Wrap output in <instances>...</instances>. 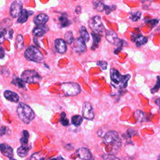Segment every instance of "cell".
<instances>
[{"label": "cell", "instance_id": "6da1fadb", "mask_svg": "<svg viewBox=\"0 0 160 160\" xmlns=\"http://www.w3.org/2000/svg\"><path fill=\"white\" fill-rule=\"evenodd\" d=\"M103 142L111 154L116 153L121 146L122 141L118 133L114 131H108L103 137Z\"/></svg>", "mask_w": 160, "mask_h": 160}, {"label": "cell", "instance_id": "7a4b0ae2", "mask_svg": "<svg viewBox=\"0 0 160 160\" xmlns=\"http://www.w3.org/2000/svg\"><path fill=\"white\" fill-rule=\"evenodd\" d=\"M17 114L19 119L26 124H29L35 117L32 109L23 102L19 103L17 108Z\"/></svg>", "mask_w": 160, "mask_h": 160}, {"label": "cell", "instance_id": "3957f363", "mask_svg": "<svg viewBox=\"0 0 160 160\" xmlns=\"http://www.w3.org/2000/svg\"><path fill=\"white\" fill-rule=\"evenodd\" d=\"M110 77L112 84L115 86L125 88L128 85V81L131 78L129 74L122 75L117 69L111 68L110 69Z\"/></svg>", "mask_w": 160, "mask_h": 160}, {"label": "cell", "instance_id": "277c9868", "mask_svg": "<svg viewBox=\"0 0 160 160\" xmlns=\"http://www.w3.org/2000/svg\"><path fill=\"white\" fill-rule=\"evenodd\" d=\"M12 21L8 18L0 22V44L2 43L6 39H11L12 38L13 31L10 29Z\"/></svg>", "mask_w": 160, "mask_h": 160}, {"label": "cell", "instance_id": "5b68a950", "mask_svg": "<svg viewBox=\"0 0 160 160\" xmlns=\"http://www.w3.org/2000/svg\"><path fill=\"white\" fill-rule=\"evenodd\" d=\"M24 57L26 59L36 62H41L44 58L41 52L34 46H31L26 49L24 52Z\"/></svg>", "mask_w": 160, "mask_h": 160}, {"label": "cell", "instance_id": "8992f818", "mask_svg": "<svg viewBox=\"0 0 160 160\" xmlns=\"http://www.w3.org/2000/svg\"><path fill=\"white\" fill-rule=\"evenodd\" d=\"M61 89L64 92V96H75L80 93L81 89L78 83L73 82H64L61 85Z\"/></svg>", "mask_w": 160, "mask_h": 160}, {"label": "cell", "instance_id": "52a82bcc", "mask_svg": "<svg viewBox=\"0 0 160 160\" xmlns=\"http://www.w3.org/2000/svg\"><path fill=\"white\" fill-rule=\"evenodd\" d=\"M21 79L28 83H39L41 80V76L34 70H26L21 74Z\"/></svg>", "mask_w": 160, "mask_h": 160}, {"label": "cell", "instance_id": "ba28073f", "mask_svg": "<svg viewBox=\"0 0 160 160\" xmlns=\"http://www.w3.org/2000/svg\"><path fill=\"white\" fill-rule=\"evenodd\" d=\"M89 28L96 34L101 35L104 30L103 24L101 21V19L99 16H93L88 22Z\"/></svg>", "mask_w": 160, "mask_h": 160}, {"label": "cell", "instance_id": "9c48e42d", "mask_svg": "<svg viewBox=\"0 0 160 160\" xmlns=\"http://www.w3.org/2000/svg\"><path fill=\"white\" fill-rule=\"evenodd\" d=\"M105 36H106L107 41L109 43H111L114 46H117L118 47H121V46L122 47V46H123L122 41L121 39H119L118 38L117 34L113 31L106 30Z\"/></svg>", "mask_w": 160, "mask_h": 160}, {"label": "cell", "instance_id": "30bf717a", "mask_svg": "<svg viewBox=\"0 0 160 160\" xmlns=\"http://www.w3.org/2000/svg\"><path fill=\"white\" fill-rule=\"evenodd\" d=\"M72 49L76 52H84L86 51V46L84 41L81 37L78 38L73 41L71 44Z\"/></svg>", "mask_w": 160, "mask_h": 160}, {"label": "cell", "instance_id": "8fae6325", "mask_svg": "<svg viewBox=\"0 0 160 160\" xmlns=\"http://www.w3.org/2000/svg\"><path fill=\"white\" fill-rule=\"evenodd\" d=\"M22 9V3L21 1L16 0L13 1L10 8V15L12 18H17L19 16Z\"/></svg>", "mask_w": 160, "mask_h": 160}, {"label": "cell", "instance_id": "7c38bea8", "mask_svg": "<svg viewBox=\"0 0 160 160\" xmlns=\"http://www.w3.org/2000/svg\"><path fill=\"white\" fill-rule=\"evenodd\" d=\"M82 113L83 118L86 119L92 120L94 119V114L93 111V108L91 104L88 102H86L83 104Z\"/></svg>", "mask_w": 160, "mask_h": 160}, {"label": "cell", "instance_id": "4fadbf2b", "mask_svg": "<svg viewBox=\"0 0 160 160\" xmlns=\"http://www.w3.org/2000/svg\"><path fill=\"white\" fill-rule=\"evenodd\" d=\"M76 152L78 156L83 160H91L92 158L90 151L86 148H80L78 149Z\"/></svg>", "mask_w": 160, "mask_h": 160}, {"label": "cell", "instance_id": "5bb4252c", "mask_svg": "<svg viewBox=\"0 0 160 160\" xmlns=\"http://www.w3.org/2000/svg\"><path fill=\"white\" fill-rule=\"evenodd\" d=\"M54 46L56 51L59 53L64 54V52H66L67 49L66 42L62 39H61V38L56 39L54 41Z\"/></svg>", "mask_w": 160, "mask_h": 160}, {"label": "cell", "instance_id": "9a60e30c", "mask_svg": "<svg viewBox=\"0 0 160 160\" xmlns=\"http://www.w3.org/2000/svg\"><path fill=\"white\" fill-rule=\"evenodd\" d=\"M48 31V27L44 24V25H39L37 26L34 28L32 30V34L36 37H40L42 36L47 31Z\"/></svg>", "mask_w": 160, "mask_h": 160}, {"label": "cell", "instance_id": "2e32d148", "mask_svg": "<svg viewBox=\"0 0 160 160\" xmlns=\"http://www.w3.org/2000/svg\"><path fill=\"white\" fill-rule=\"evenodd\" d=\"M131 41L136 43V45L138 47L145 44L148 42V38L142 35H135L132 34L131 36Z\"/></svg>", "mask_w": 160, "mask_h": 160}, {"label": "cell", "instance_id": "e0dca14e", "mask_svg": "<svg viewBox=\"0 0 160 160\" xmlns=\"http://www.w3.org/2000/svg\"><path fill=\"white\" fill-rule=\"evenodd\" d=\"M0 151L3 155L9 158H12L13 156L12 148L8 144L5 143L0 144Z\"/></svg>", "mask_w": 160, "mask_h": 160}, {"label": "cell", "instance_id": "ac0fdd59", "mask_svg": "<svg viewBox=\"0 0 160 160\" xmlns=\"http://www.w3.org/2000/svg\"><path fill=\"white\" fill-rule=\"evenodd\" d=\"M48 19H49V17L48 16L47 14L44 13H41L38 14L34 18L33 21L37 26H39V25L45 24L48 22Z\"/></svg>", "mask_w": 160, "mask_h": 160}, {"label": "cell", "instance_id": "d6986e66", "mask_svg": "<svg viewBox=\"0 0 160 160\" xmlns=\"http://www.w3.org/2000/svg\"><path fill=\"white\" fill-rule=\"evenodd\" d=\"M4 96L7 100L12 102H16L19 101V96L16 92L9 90H6L4 92Z\"/></svg>", "mask_w": 160, "mask_h": 160}, {"label": "cell", "instance_id": "ffe728a7", "mask_svg": "<svg viewBox=\"0 0 160 160\" xmlns=\"http://www.w3.org/2000/svg\"><path fill=\"white\" fill-rule=\"evenodd\" d=\"M91 36H92V38L93 41H92V46H91V49L92 50L94 51L95 49H96L99 47V43L101 41V35L96 34L94 32H92Z\"/></svg>", "mask_w": 160, "mask_h": 160}, {"label": "cell", "instance_id": "44dd1931", "mask_svg": "<svg viewBox=\"0 0 160 160\" xmlns=\"http://www.w3.org/2000/svg\"><path fill=\"white\" fill-rule=\"evenodd\" d=\"M29 14H28V11L26 9H22L21 13L19 14V16H18V19L17 20V22L18 23H24L25 22L29 17Z\"/></svg>", "mask_w": 160, "mask_h": 160}, {"label": "cell", "instance_id": "7402d4cb", "mask_svg": "<svg viewBox=\"0 0 160 160\" xmlns=\"http://www.w3.org/2000/svg\"><path fill=\"white\" fill-rule=\"evenodd\" d=\"M29 149L30 147H27L25 145H22L17 149V154L21 158H24L28 155Z\"/></svg>", "mask_w": 160, "mask_h": 160}, {"label": "cell", "instance_id": "603a6c76", "mask_svg": "<svg viewBox=\"0 0 160 160\" xmlns=\"http://www.w3.org/2000/svg\"><path fill=\"white\" fill-rule=\"evenodd\" d=\"M11 84L20 88H25V81H24L21 78H19L17 76L13 78L11 81Z\"/></svg>", "mask_w": 160, "mask_h": 160}, {"label": "cell", "instance_id": "cb8c5ba5", "mask_svg": "<svg viewBox=\"0 0 160 160\" xmlns=\"http://www.w3.org/2000/svg\"><path fill=\"white\" fill-rule=\"evenodd\" d=\"M59 21L60 22V24L61 27H67L71 24V21L68 18V16L66 14H62L59 18Z\"/></svg>", "mask_w": 160, "mask_h": 160}, {"label": "cell", "instance_id": "d4e9b609", "mask_svg": "<svg viewBox=\"0 0 160 160\" xmlns=\"http://www.w3.org/2000/svg\"><path fill=\"white\" fill-rule=\"evenodd\" d=\"M93 6L96 11L102 12L104 9L105 4L103 0H96L93 2Z\"/></svg>", "mask_w": 160, "mask_h": 160}, {"label": "cell", "instance_id": "484cf974", "mask_svg": "<svg viewBox=\"0 0 160 160\" xmlns=\"http://www.w3.org/2000/svg\"><path fill=\"white\" fill-rule=\"evenodd\" d=\"M80 33L81 35V38L83 39L84 42H88L89 40V35L85 26H81L80 28Z\"/></svg>", "mask_w": 160, "mask_h": 160}, {"label": "cell", "instance_id": "4316f807", "mask_svg": "<svg viewBox=\"0 0 160 160\" xmlns=\"http://www.w3.org/2000/svg\"><path fill=\"white\" fill-rule=\"evenodd\" d=\"M24 45V40L23 37L21 34H19L17 36L16 39V48L19 50H21Z\"/></svg>", "mask_w": 160, "mask_h": 160}, {"label": "cell", "instance_id": "83f0119b", "mask_svg": "<svg viewBox=\"0 0 160 160\" xmlns=\"http://www.w3.org/2000/svg\"><path fill=\"white\" fill-rule=\"evenodd\" d=\"M71 122L72 124L75 126H79L82 122V117L80 115L73 116L71 118Z\"/></svg>", "mask_w": 160, "mask_h": 160}, {"label": "cell", "instance_id": "f1b7e54d", "mask_svg": "<svg viewBox=\"0 0 160 160\" xmlns=\"http://www.w3.org/2000/svg\"><path fill=\"white\" fill-rule=\"evenodd\" d=\"M134 117H135L136 121L138 122H143L144 121V118H146L144 112H142V111H139V110L136 111L134 112Z\"/></svg>", "mask_w": 160, "mask_h": 160}, {"label": "cell", "instance_id": "f546056e", "mask_svg": "<svg viewBox=\"0 0 160 160\" xmlns=\"http://www.w3.org/2000/svg\"><path fill=\"white\" fill-rule=\"evenodd\" d=\"M64 38H65L66 42L68 43V44H70V45L71 44V43L74 40L72 32L71 31H69L66 32V34L64 35Z\"/></svg>", "mask_w": 160, "mask_h": 160}, {"label": "cell", "instance_id": "4dcf8cb0", "mask_svg": "<svg viewBox=\"0 0 160 160\" xmlns=\"http://www.w3.org/2000/svg\"><path fill=\"white\" fill-rule=\"evenodd\" d=\"M141 16V12L139 11H135V12H132L131 13L130 15V19H131V21H137L138 20H139L140 19Z\"/></svg>", "mask_w": 160, "mask_h": 160}, {"label": "cell", "instance_id": "1f68e13d", "mask_svg": "<svg viewBox=\"0 0 160 160\" xmlns=\"http://www.w3.org/2000/svg\"><path fill=\"white\" fill-rule=\"evenodd\" d=\"M59 121L61 123V124L62 126H68L69 124V120L66 118L65 112H61V114L60 115Z\"/></svg>", "mask_w": 160, "mask_h": 160}, {"label": "cell", "instance_id": "d6a6232c", "mask_svg": "<svg viewBox=\"0 0 160 160\" xmlns=\"http://www.w3.org/2000/svg\"><path fill=\"white\" fill-rule=\"evenodd\" d=\"M159 88H160V78L159 76H157L156 83L154 85V86L152 88H151V93H156V92H158L159 91Z\"/></svg>", "mask_w": 160, "mask_h": 160}, {"label": "cell", "instance_id": "836d02e7", "mask_svg": "<svg viewBox=\"0 0 160 160\" xmlns=\"http://www.w3.org/2000/svg\"><path fill=\"white\" fill-rule=\"evenodd\" d=\"M102 158L104 160H120L118 158L116 157L112 154H103L102 156Z\"/></svg>", "mask_w": 160, "mask_h": 160}, {"label": "cell", "instance_id": "e575fe53", "mask_svg": "<svg viewBox=\"0 0 160 160\" xmlns=\"http://www.w3.org/2000/svg\"><path fill=\"white\" fill-rule=\"evenodd\" d=\"M116 8V7L115 5H106L105 4L104 11H105V12L106 14H109Z\"/></svg>", "mask_w": 160, "mask_h": 160}, {"label": "cell", "instance_id": "d590c367", "mask_svg": "<svg viewBox=\"0 0 160 160\" xmlns=\"http://www.w3.org/2000/svg\"><path fill=\"white\" fill-rule=\"evenodd\" d=\"M45 158L41 156L40 152L33 154L31 157V160H44Z\"/></svg>", "mask_w": 160, "mask_h": 160}, {"label": "cell", "instance_id": "8d00e7d4", "mask_svg": "<svg viewBox=\"0 0 160 160\" xmlns=\"http://www.w3.org/2000/svg\"><path fill=\"white\" fill-rule=\"evenodd\" d=\"M97 65L100 66L102 70H106L107 69L108 63L104 61H98L97 62Z\"/></svg>", "mask_w": 160, "mask_h": 160}, {"label": "cell", "instance_id": "74e56055", "mask_svg": "<svg viewBox=\"0 0 160 160\" xmlns=\"http://www.w3.org/2000/svg\"><path fill=\"white\" fill-rule=\"evenodd\" d=\"M146 22L149 24L150 25H151L152 28H154V27H155L158 24L159 20L157 19H150V20L147 21Z\"/></svg>", "mask_w": 160, "mask_h": 160}, {"label": "cell", "instance_id": "f35d334b", "mask_svg": "<svg viewBox=\"0 0 160 160\" xmlns=\"http://www.w3.org/2000/svg\"><path fill=\"white\" fill-rule=\"evenodd\" d=\"M135 134H137V132L136 131H134V129H129L127 131V135L130 138L132 136H134Z\"/></svg>", "mask_w": 160, "mask_h": 160}, {"label": "cell", "instance_id": "ab89813d", "mask_svg": "<svg viewBox=\"0 0 160 160\" xmlns=\"http://www.w3.org/2000/svg\"><path fill=\"white\" fill-rule=\"evenodd\" d=\"M28 139H26V138L22 137V138H21L20 139L19 141H20V142H21V144L22 145H26V144H28Z\"/></svg>", "mask_w": 160, "mask_h": 160}, {"label": "cell", "instance_id": "60d3db41", "mask_svg": "<svg viewBox=\"0 0 160 160\" xmlns=\"http://www.w3.org/2000/svg\"><path fill=\"white\" fill-rule=\"evenodd\" d=\"M6 131H7L6 127H1V128H0V136H2L4 134H5L6 133Z\"/></svg>", "mask_w": 160, "mask_h": 160}, {"label": "cell", "instance_id": "b9f144b4", "mask_svg": "<svg viewBox=\"0 0 160 160\" xmlns=\"http://www.w3.org/2000/svg\"><path fill=\"white\" fill-rule=\"evenodd\" d=\"M4 51L2 46L0 45V59H2L4 57Z\"/></svg>", "mask_w": 160, "mask_h": 160}, {"label": "cell", "instance_id": "7bdbcfd3", "mask_svg": "<svg viewBox=\"0 0 160 160\" xmlns=\"http://www.w3.org/2000/svg\"><path fill=\"white\" fill-rule=\"evenodd\" d=\"M22 136H23V137L24 138H26V139H28V138H29V133H28V132L27 131H22Z\"/></svg>", "mask_w": 160, "mask_h": 160}, {"label": "cell", "instance_id": "ee69618b", "mask_svg": "<svg viewBox=\"0 0 160 160\" xmlns=\"http://www.w3.org/2000/svg\"><path fill=\"white\" fill-rule=\"evenodd\" d=\"M44 160H65V159L64 158H62L61 156H59L56 158H51V159H44Z\"/></svg>", "mask_w": 160, "mask_h": 160}, {"label": "cell", "instance_id": "f6af8a7d", "mask_svg": "<svg viewBox=\"0 0 160 160\" xmlns=\"http://www.w3.org/2000/svg\"><path fill=\"white\" fill-rule=\"evenodd\" d=\"M154 102H155V104H156L158 106H159V107L160 108V98H158L156 99L155 101H154Z\"/></svg>", "mask_w": 160, "mask_h": 160}, {"label": "cell", "instance_id": "bcb514c9", "mask_svg": "<svg viewBox=\"0 0 160 160\" xmlns=\"http://www.w3.org/2000/svg\"><path fill=\"white\" fill-rule=\"evenodd\" d=\"M9 160H16V159H14V158H9Z\"/></svg>", "mask_w": 160, "mask_h": 160}, {"label": "cell", "instance_id": "7dc6e473", "mask_svg": "<svg viewBox=\"0 0 160 160\" xmlns=\"http://www.w3.org/2000/svg\"><path fill=\"white\" fill-rule=\"evenodd\" d=\"M158 160H160V154L158 156Z\"/></svg>", "mask_w": 160, "mask_h": 160}]
</instances>
